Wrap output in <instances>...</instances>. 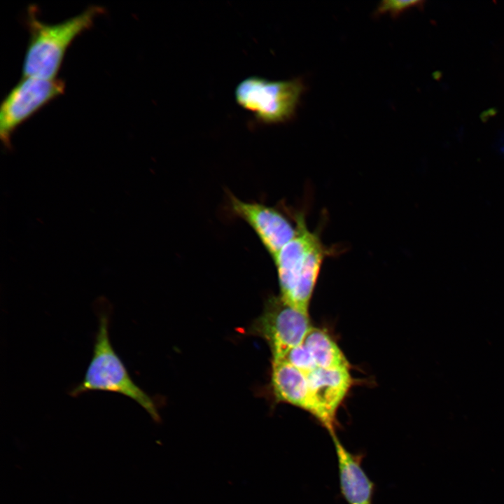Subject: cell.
Masks as SVG:
<instances>
[{"instance_id": "obj_1", "label": "cell", "mask_w": 504, "mask_h": 504, "mask_svg": "<svg viewBox=\"0 0 504 504\" xmlns=\"http://www.w3.org/2000/svg\"><path fill=\"white\" fill-rule=\"evenodd\" d=\"M293 219L296 233L273 261L279 296L296 308L309 312L321 266L332 251L323 244L318 233L309 229L303 212L295 213Z\"/></svg>"}, {"instance_id": "obj_2", "label": "cell", "mask_w": 504, "mask_h": 504, "mask_svg": "<svg viewBox=\"0 0 504 504\" xmlns=\"http://www.w3.org/2000/svg\"><path fill=\"white\" fill-rule=\"evenodd\" d=\"M111 310V304L106 300L97 302L98 327L92 356L83 379L69 393L74 398L94 391L119 393L135 401L158 422L160 415L155 400L134 383L111 344L109 337Z\"/></svg>"}, {"instance_id": "obj_3", "label": "cell", "mask_w": 504, "mask_h": 504, "mask_svg": "<svg viewBox=\"0 0 504 504\" xmlns=\"http://www.w3.org/2000/svg\"><path fill=\"white\" fill-rule=\"evenodd\" d=\"M34 7H29L27 24L29 38L26 49L22 77L55 79L65 53L74 39L90 29L102 7L92 6L80 14L55 24L37 18Z\"/></svg>"}, {"instance_id": "obj_4", "label": "cell", "mask_w": 504, "mask_h": 504, "mask_svg": "<svg viewBox=\"0 0 504 504\" xmlns=\"http://www.w3.org/2000/svg\"><path fill=\"white\" fill-rule=\"evenodd\" d=\"M305 85L301 78L270 80L251 76L235 89V99L253 113L260 122L278 124L290 120L295 114Z\"/></svg>"}, {"instance_id": "obj_5", "label": "cell", "mask_w": 504, "mask_h": 504, "mask_svg": "<svg viewBox=\"0 0 504 504\" xmlns=\"http://www.w3.org/2000/svg\"><path fill=\"white\" fill-rule=\"evenodd\" d=\"M312 328L309 312L296 308L279 295L267 300L262 313L253 321L248 331L267 342L272 360H281L304 342Z\"/></svg>"}, {"instance_id": "obj_6", "label": "cell", "mask_w": 504, "mask_h": 504, "mask_svg": "<svg viewBox=\"0 0 504 504\" xmlns=\"http://www.w3.org/2000/svg\"><path fill=\"white\" fill-rule=\"evenodd\" d=\"M62 80L22 77L4 99L0 109V137L6 149L11 148V136L25 120L61 95Z\"/></svg>"}, {"instance_id": "obj_7", "label": "cell", "mask_w": 504, "mask_h": 504, "mask_svg": "<svg viewBox=\"0 0 504 504\" xmlns=\"http://www.w3.org/2000/svg\"><path fill=\"white\" fill-rule=\"evenodd\" d=\"M307 378L309 413L327 429L330 435L335 433L337 410L353 384L349 368H316L307 374Z\"/></svg>"}, {"instance_id": "obj_8", "label": "cell", "mask_w": 504, "mask_h": 504, "mask_svg": "<svg viewBox=\"0 0 504 504\" xmlns=\"http://www.w3.org/2000/svg\"><path fill=\"white\" fill-rule=\"evenodd\" d=\"M230 202L232 213L252 228L273 260L294 237L295 225L278 209L258 202H244L232 195Z\"/></svg>"}, {"instance_id": "obj_9", "label": "cell", "mask_w": 504, "mask_h": 504, "mask_svg": "<svg viewBox=\"0 0 504 504\" xmlns=\"http://www.w3.org/2000/svg\"><path fill=\"white\" fill-rule=\"evenodd\" d=\"M337 458L340 487L348 504H372L374 484L361 465L362 454L347 450L337 436L330 435Z\"/></svg>"}, {"instance_id": "obj_10", "label": "cell", "mask_w": 504, "mask_h": 504, "mask_svg": "<svg viewBox=\"0 0 504 504\" xmlns=\"http://www.w3.org/2000/svg\"><path fill=\"white\" fill-rule=\"evenodd\" d=\"M271 388L276 402L290 404L309 413L307 374L285 359L272 360Z\"/></svg>"}, {"instance_id": "obj_11", "label": "cell", "mask_w": 504, "mask_h": 504, "mask_svg": "<svg viewBox=\"0 0 504 504\" xmlns=\"http://www.w3.org/2000/svg\"><path fill=\"white\" fill-rule=\"evenodd\" d=\"M317 368L332 369L350 368V364L336 342L323 329L312 327L304 341Z\"/></svg>"}, {"instance_id": "obj_12", "label": "cell", "mask_w": 504, "mask_h": 504, "mask_svg": "<svg viewBox=\"0 0 504 504\" xmlns=\"http://www.w3.org/2000/svg\"><path fill=\"white\" fill-rule=\"evenodd\" d=\"M284 359L307 374L317 368L312 354L304 342L293 348Z\"/></svg>"}, {"instance_id": "obj_13", "label": "cell", "mask_w": 504, "mask_h": 504, "mask_svg": "<svg viewBox=\"0 0 504 504\" xmlns=\"http://www.w3.org/2000/svg\"><path fill=\"white\" fill-rule=\"evenodd\" d=\"M421 1L386 0L379 4L376 14L388 13L393 17H396L407 9L421 5Z\"/></svg>"}]
</instances>
